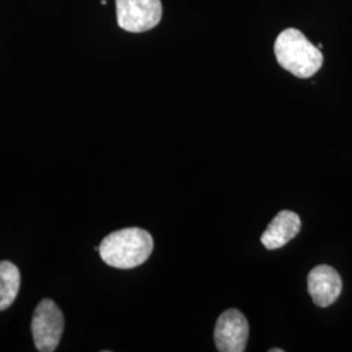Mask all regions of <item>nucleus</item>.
<instances>
[{
    "label": "nucleus",
    "instance_id": "nucleus-1",
    "mask_svg": "<svg viewBox=\"0 0 352 352\" xmlns=\"http://www.w3.org/2000/svg\"><path fill=\"white\" fill-rule=\"evenodd\" d=\"M153 238L142 228L113 231L102 240L98 252L104 264L116 269H133L144 264L153 252Z\"/></svg>",
    "mask_w": 352,
    "mask_h": 352
},
{
    "label": "nucleus",
    "instance_id": "nucleus-2",
    "mask_svg": "<svg viewBox=\"0 0 352 352\" xmlns=\"http://www.w3.org/2000/svg\"><path fill=\"white\" fill-rule=\"evenodd\" d=\"M274 52L278 63L299 78L317 74L324 63V55L300 30L289 28L278 36Z\"/></svg>",
    "mask_w": 352,
    "mask_h": 352
},
{
    "label": "nucleus",
    "instance_id": "nucleus-3",
    "mask_svg": "<svg viewBox=\"0 0 352 352\" xmlns=\"http://www.w3.org/2000/svg\"><path fill=\"white\" fill-rule=\"evenodd\" d=\"M63 330L64 317L59 307L50 299L39 302L32 320V333L38 351H55Z\"/></svg>",
    "mask_w": 352,
    "mask_h": 352
},
{
    "label": "nucleus",
    "instance_id": "nucleus-4",
    "mask_svg": "<svg viewBox=\"0 0 352 352\" xmlns=\"http://www.w3.org/2000/svg\"><path fill=\"white\" fill-rule=\"evenodd\" d=\"M118 25L129 33H144L162 19L161 0H115Z\"/></svg>",
    "mask_w": 352,
    "mask_h": 352
},
{
    "label": "nucleus",
    "instance_id": "nucleus-5",
    "mask_svg": "<svg viewBox=\"0 0 352 352\" xmlns=\"http://www.w3.org/2000/svg\"><path fill=\"white\" fill-rule=\"evenodd\" d=\"M248 337V321L238 309H228L218 317L214 329V340L218 351L244 352Z\"/></svg>",
    "mask_w": 352,
    "mask_h": 352
},
{
    "label": "nucleus",
    "instance_id": "nucleus-6",
    "mask_svg": "<svg viewBox=\"0 0 352 352\" xmlns=\"http://www.w3.org/2000/svg\"><path fill=\"white\" fill-rule=\"evenodd\" d=\"M308 292L317 307L327 308L337 302L342 292V278L338 272L329 266L320 265L308 274Z\"/></svg>",
    "mask_w": 352,
    "mask_h": 352
},
{
    "label": "nucleus",
    "instance_id": "nucleus-7",
    "mask_svg": "<svg viewBox=\"0 0 352 352\" xmlns=\"http://www.w3.org/2000/svg\"><path fill=\"white\" fill-rule=\"evenodd\" d=\"M302 227L300 217L291 210H282L265 230L261 243L266 250H278L294 239Z\"/></svg>",
    "mask_w": 352,
    "mask_h": 352
},
{
    "label": "nucleus",
    "instance_id": "nucleus-8",
    "mask_svg": "<svg viewBox=\"0 0 352 352\" xmlns=\"http://www.w3.org/2000/svg\"><path fill=\"white\" fill-rule=\"evenodd\" d=\"M21 276L16 265L0 261V311L12 305L20 291Z\"/></svg>",
    "mask_w": 352,
    "mask_h": 352
},
{
    "label": "nucleus",
    "instance_id": "nucleus-9",
    "mask_svg": "<svg viewBox=\"0 0 352 352\" xmlns=\"http://www.w3.org/2000/svg\"><path fill=\"white\" fill-rule=\"evenodd\" d=\"M270 352H283L282 349H272V350H269Z\"/></svg>",
    "mask_w": 352,
    "mask_h": 352
}]
</instances>
